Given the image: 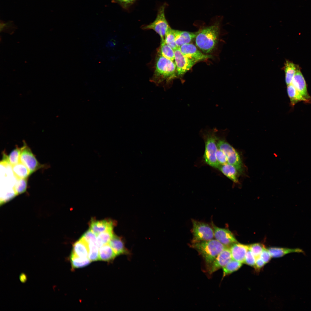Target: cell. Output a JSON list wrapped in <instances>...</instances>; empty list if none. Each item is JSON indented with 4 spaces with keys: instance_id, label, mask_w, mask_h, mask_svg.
Wrapping results in <instances>:
<instances>
[{
    "instance_id": "obj_1",
    "label": "cell",
    "mask_w": 311,
    "mask_h": 311,
    "mask_svg": "<svg viewBox=\"0 0 311 311\" xmlns=\"http://www.w3.org/2000/svg\"><path fill=\"white\" fill-rule=\"evenodd\" d=\"M176 66L173 61L157 53L151 80L157 84L168 82L176 77Z\"/></svg>"
},
{
    "instance_id": "obj_2",
    "label": "cell",
    "mask_w": 311,
    "mask_h": 311,
    "mask_svg": "<svg viewBox=\"0 0 311 311\" xmlns=\"http://www.w3.org/2000/svg\"><path fill=\"white\" fill-rule=\"evenodd\" d=\"M191 246L202 257L208 270L218 255L227 247L216 239L192 243Z\"/></svg>"
},
{
    "instance_id": "obj_3",
    "label": "cell",
    "mask_w": 311,
    "mask_h": 311,
    "mask_svg": "<svg viewBox=\"0 0 311 311\" xmlns=\"http://www.w3.org/2000/svg\"><path fill=\"white\" fill-rule=\"evenodd\" d=\"M219 31V26L217 24L199 30L196 37V45L205 53L211 52L218 43Z\"/></svg>"
},
{
    "instance_id": "obj_4",
    "label": "cell",
    "mask_w": 311,
    "mask_h": 311,
    "mask_svg": "<svg viewBox=\"0 0 311 311\" xmlns=\"http://www.w3.org/2000/svg\"><path fill=\"white\" fill-rule=\"evenodd\" d=\"M217 132V129L215 128L205 130L203 131L202 135L205 143L204 155V161L210 166L218 168L220 164L216 157L218 149L216 135Z\"/></svg>"
},
{
    "instance_id": "obj_5",
    "label": "cell",
    "mask_w": 311,
    "mask_h": 311,
    "mask_svg": "<svg viewBox=\"0 0 311 311\" xmlns=\"http://www.w3.org/2000/svg\"><path fill=\"white\" fill-rule=\"evenodd\" d=\"M217 144L218 148L225 154L227 163L234 166L240 174L244 171V166L238 152L223 139L217 136Z\"/></svg>"
},
{
    "instance_id": "obj_6",
    "label": "cell",
    "mask_w": 311,
    "mask_h": 311,
    "mask_svg": "<svg viewBox=\"0 0 311 311\" xmlns=\"http://www.w3.org/2000/svg\"><path fill=\"white\" fill-rule=\"evenodd\" d=\"M192 221L193 237L191 243L208 240L213 238L214 237V231L208 224L194 219Z\"/></svg>"
},
{
    "instance_id": "obj_7",
    "label": "cell",
    "mask_w": 311,
    "mask_h": 311,
    "mask_svg": "<svg viewBox=\"0 0 311 311\" xmlns=\"http://www.w3.org/2000/svg\"><path fill=\"white\" fill-rule=\"evenodd\" d=\"M166 4L159 8L156 17L153 22L143 27L144 29H152L160 36L161 39H164L165 34L170 27L165 15Z\"/></svg>"
},
{
    "instance_id": "obj_8",
    "label": "cell",
    "mask_w": 311,
    "mask_h": 311,
    "mask_svg": "<svg viewBox=\"0 0 311 311\" xmlns=\"http://www.w3.org/2000/svg\"><path fill=\"white\" fill-rule=\"evenodd\" d=\"M20 162L24 164L29 170L30 175L43 166L37 160L31 149L25 142L22 147L20 157Z\"/></svg>"
},
{
    "instance_id": "obj_9",
    "label": "cell",
    "mask_w": 311,
    "mask_h": 311,
    "mask_svg": "<svg viewBox=\"0 0 311 311\" xmlns=\"http://www.w3.org/2000/svg\"><path fill=\"white\" fill-rule=\"evenodd\" d=\"M174 51L177 75L181 76L189 70L197 62L185 56L179 48Z\"/></svg>"
},
{
    "instance_id": "obj_10",
    "label": "cell",
    "mask_w": 311,
    "mask_h": 311,
    "mask_svg": "<svg viewBox=\"0 0 311 311\" xmlns=\"http://www.w3.org/2000/svg\"><path fill=\"white\" fill-rule=\"evenodd\" d=\"M212 224L214 236L220 242L227 247L238 242L233 234L229 230L218 227L213 223Z\"/></svg>"
},
{
    "instance_id": "obj_11",
    "label": "cell",
    "mask_w": 311,
    "mask_h": 311,
    "mask_svg": "<svg viewBox=\"0 0 311 311\" xmlns=\"http://www.w3.org/2000/svg\"><path fill=\"white\" fill-rule=\"evenodd\" d=\"M179 49L185 56L197 62L212 58L211 55L205 54L202 53L198 50L195 45L192 43H189L183 45Z\"/></svg>"
},
{
    "instance_id": "obj_12",
    "label": "cell",
    "mask_w": 311,
    "mask_h": 311,
    "mask_svg": "<svg viewBox=\"0 0 311 311\" xmlns=\"http://www.w3.org/2000/svg\"><path fill=\"white\" fill-rule=\"evenodd\" d=\"M232 259L230 248L226 247L215 259L208 270L209 274H212L218 270L223 268Z\"/></svg>"
},
{
    "instance_id": "obj_13",
    "label": "cell",
    "mask_w": 311,
    "mask_h": 311,
    "mask_svg": "<svg viewBox=\"0 0 311 311\" xmlns=\"http://www.w3.org/2000/svg\"><path fill=\"white\" fill-rule=\"evenodd\" d=\"M115 224V222L111 219L97 221L92 219L90 223V229L97 236L102 232L113 230Z\"/></svg>"
},
{
    "instance_id": "obj_14",
    "label": "cell",
    "mask_w": 311,
    "mask_h": 311,
    "mask_svg": "<svg viewBox=\"0 0 311 311\" xmlns=\"http://www.w3.org/2000/svg\"><path fill=\"white\" fill-rule=\"evenodd\" d=\"M291 84L304 98L309 102L310 101L311 98L307 92L305 80L299 69L295 74Z\"/></svg>"
},
{
    "instance_id": "obj_15",
    "label": "cell",
    "mask_w": 311,
    "mask_h": 311,
    "mask_svg": "<svg viewBox=\"0 0 311 311\" xmlns=\"http://www.w3.org/2000/svg\"><path fill=\"white\" fill-rule=\"evenodd\" d=\"M230 249L232 259L242 263H244L246 253L249 249V245L237 242L232 245Z\"/></svg>"
},
{
    "instance_id": "obj_16",
    "label": "cell",
    "mask_w": 311,
    "mask_h": 311,
    "mask_svg": "<svg viewBox=\"0 0 311 311\" xmlns=\"http://www.w3.org/2000/svg\"><path fill=\"white\" fill-rule=\"evenodd\" d=\"M176 45L178 48L181 45L189 43L196 38L199 30L195 32L181 31L174 29Z\"/></svg>"
},
{
    "instance_id": "obj_17",
    "label": "cell",
    "mask_w": 311,
    "mask_h": 311,
    "mask_svg": "<svg viewBox=\"0 0 311 311\" xmlns=\"http://www.w3.org/2000/svg\"><path fill=\"white\" fill-rule=\"evenodd\" d=\"M109 243L117 256L124 254L129 255L130 254L125 246L122 239L114 234Z\"/></svg>"
},
{
    "instance_id": "obj_18",
    "label": "cell",
    "mask_w": 311,
    "mask_h": 311,
    "mask_svg": "<svg viewBox=\"0 0 311 311\" xmlns=\"http://www.w3.org/2000/svg\"><path fill=\"white\" fill-rule=\"evenodd\" d=\"M272 257L280 258L292 253L305 254L304 251L299 248H290L284 247H271L268 249Z\"/></svg>"
},
{
    "instance_id": "obj_19",
    "label": "cell",
    "mask_w": 311,
    "mask_h": 311,
    "mask_svg": "<svg viewBox=\"0 0 311 311\" xmlns=\"http://www.w3.org/2000/svg\"><path fill=\"white\" fill-rule=\"evenodd\" d=\"M218 168L233 182L236 183L239 182L238 177L240 174L234 166L227 163L220 164Z\"/></svg>"
},
{
    "instance_id": "obj_20",
    "label": "cell",
    "mask_w": 311,
    "mask_h": 311,
    "mask_svg": "<svg viewBox=\"0 0 311 311\" xmlns=\"http://www.w3.org/2000/svg\"><path fill=\"white\" fill-rule=\"evenodd\" d=\"M89 253L88 244L81 238L73 245L72 253L75 255L81 257H88Z\"/></svg>"
},
{
    "instance_id": "obj_21",
    "label": "cell",
    "mask_w": 311,
    "mask_h": 311,
    "mask_svg": "<svg viewBox=\"0 0 311 311\" xmlns=\"http://www.w3.org/2000/svg\"><path fill=\"white\" fill-rule=\"evenodd\" d=\"M99 260L110 262L113 260L117 256L109 243L99 248Z\"/></svg>"
},
{
    "instance_id": "obj_22",
    "label": "cell",
    "mask_w": 311,
    "mask_h": 311,
    "mask_svg": "<svg viewBox=\"0 0 311 311\" xmlns=\"http://www.w3.org/2000/svg\"><path fill=\"white\" fill-rule=\"evenodd\" d=\"M287 90L292 106H294L297 103L300 101L309 102L307 100L301 95L292 84L287 86Z\"/></svg>"
},
{
    "instance_id": "obj_23",
    "label": "cell",
    "mask_w": 311,
    "mask_h": 311,
    "mask_svg": "<svg viewBox=\"0 0 311 311\" xmlns=\"http://www.w3.org/2000/svg\"><path fill=\"white\" fill-rule=\"evenodd\" d=\"M160 47L157 53L163 57L173 61L175 60L174 51L165 42L164 39H161Z\"/></svg>"
},
{
    "instance_id": "obj_24",
    "label": "cell",
    "mask_w": 311,
    "mask_h": 311,
    "mask_svg": "<svg viewBox=\"0 0 311 311\" xmlns=\"http://www.w3.org/2000/svg\"><path fill=\"white\" fill-rule=\"evenodd\" d=\"M285 75V82L287 86L291 84L297 71L298 69L293 62L287 60L284 67Z\"/></svg>"
},
{
    "instance_id": "obj_25",
    "label": "cell",
    "mask_w": 311,
    "mask_h": 311,
    "mask_svg": "<svg viewBox=\"0 0 311 311\" xmlns=\"http://www.w3.org/2000/svg\"><path fill=\"white\" fill-rule=\"evenodd\" d=\"M12 167L13 174L16 178H27L30 175L27 168L20 162L13 166Z\"/></svg>"
},
{
    "instance_id": "obj_26",
    "label": "cell",
    "mask_w": 311,
    "mask_h": 311,
    "mask_svg": "<svg viewBox=\"0 0 311 311\" xmlns=\"http://www.w3.org/2000/svg\"><path fill=\"white\" fill-rule=\"evenodd\" d=\"M70 260L72 268L73 269L85 267L89 265L91 261L88 257H81L72 253L71 255Z\"/></svg>"
},
{
    "instance_id": "obj_27",
    "label": "cell",
    "mask_w": 311,
    "mask_h": 311,
    "mask_svg": "<svg viewBox=\"0 0 311 311\" xmlns=\"http://www.w3.org/2000/svg\"><path fill=\"white\" fill-rule=\"evenodd\" d=\"M21 150L22 147H16L11 152L8 156H5V154L4 160L12 166L18 164L20 162V157Z\"/></svg>"
},
{
    "instance_id": "obj_28",
    "label": "cell",
    "mask_w": 311,
    "mask_h": 311,
    "mask_svg": "<svg viewBox=\"0 0 311 311\" xmlns=\"http://www.w3.org/2000/svg\"><path fill=\"white\" fill-rule=\"evenodd\" d=\"M242 263L232 259L223 268V279L225 276L238 270L242 266Z\"/></svg>"
},
{
    "instance_id": "obj_29",
    "label": "cell",
    "mask_w": 311,
    "mask_h": 311,
    "mask_svg": "<svg viewBox=\"0 0 311 311\" xmlns=\"http://www.w3.org/2000/svg\"><path fill=\"white\" fill-rule=\"evenodd\" d=\"M113 235V230L107 231L98 234L96 243L99 248L103 245L109 243Z\"/></svg>"
},
{
    "instance_id": "obj_30",
    "label": "cell",
    "mask_w": 311,
    "mask_h": 311,
    "mask_svg": "<svg viewBox=\"0 0 311 311\" xmlns=\"http://www.w3.org/2000/svg\"><path fill=\"white\" fill-rule=\"evenodd\" d=\"M164 40L166 43L174 50L178 48L175 43L174 29H171L170 27L165 34Z\"/></svg>"
},
{
    "instance_id": "obj_31",
    "label": "cell",
    "mask_w": 311,
    "mask_h": 311,
    "mask_svg": "<svg viewBox=\"0 0 311 311\" xmlns=\"http://www.w3.org/2000/svg\"><path fill=\"white\" fill-rule=\"evenodd\" d=\"M89 253L88 257L91 261L99 260V248L97 243L90 242L88 243Z\"/></svg>"
},
{
    "instance_id": "obj_32",
    "label": "cell",
    "mask_w": 311,
    "mask_h": 311,
    "mask_svg": "<svg viewBox=\"0 0 311 311\" xmlns=\"http://www.w3.org/2000/svg\"><path fill=\"white\" fill-rule=\"evenodd\" d=\"M17 28L16 26L15 25L12 21L9 20L7 22H5L3 20H0V31L1 32H6L11 34L14 33Z\"/></svg>"
},
{
    "instance_id": "obj_33",
    "label": "cell",
    "mask_w": 311,
    "mask_h": 311,
    "mask_svg": "<svg viewBox=\"0 0 311 311\" xmlns=\"http://www.w3.org/2000/svg\"><path fill=\"white\" fill-rule=\"evenodd\" d=\"M27 185V178H16L14 185V189L17 195L22 194L26 191Z\"/></svg>"
},
{
    "instance_id": "obj_34",
    "label": "cell",
    "mask_w": 311,
    "mask_h": 311,
    "mask_svg": "<svg viewBox=\"0 0 311 311\" xmlns=\"http://www.w3.org/2000/svg\"><path fill=\"white\" fill-rule=\"evenodd\" d=\"M249 249L252 253L256 259L260 257L263 249L265 248L263 244L256 243L249 245Z\"/></svg>"
},
{
    "instance_id": "obj_35",
    "label": "cell",
    "mask_w": 311,
    "mask_h": 311,
    "mask_svg": "<svg viewBox=\"0 0 311 311\" xmlns=\"http://www.w3.org/2000/svg\"><path fill=\"white\" fill-rule=\"evenodd\" d=\"M80 238L88 244L91 242L96 243L97 236L90 228L83 234Z\"/></svg>"
},
{
    "instance_id": "obj_36",
    "label": "cell",
    "mask_w": 311,
    "mask_h": 311,
    "mask_svg": "<svg viewBox=\"0 0 311 311\" xmlns=\"http://www.w3.org/2000/svg\"><path fill=\"white\" fill-rule=\"evenodd\" d=\"M255 261V257L250 250L249 249L246 253L244 263L249 266L254 267Z\"/></svg>"
},
{
    "instance_id": "obj_37",
    "label": "cell",
    "mask_w": 311,
    "mask_h": 311,
    "mask_svg": "<svg viewBox=\"0 0 311 311\" xmlns=\"http://www.w3.org/2000/svg\"><path fill=\"white\" fill-rule=\"evenodd\" d=\"M216 157L218 162L220 164L227 163L226 155L221 150L218 148L216 152Z\"/></svg>"
},
{
    "instance_id": "obj_38",
    "label": "cell",
    "mask_w": 311,
    "mask_h": 311,
    "mask_svg": "<svg viewBox=\"0 0 311 311\" xmlns=\"http://www.w3.org/2000/svg\"><path fill=\"white\" fill-rule=\"evenodd\" d=\"M260 257L265 264L268 263L272 257L268 249L265 248L262 251Z\"/></svg>"
},
{
    "instance_id": "obj_39",
    "label": "cell",
    "mask_w": 311,
    "mask_h": 311,
    "mask_svg": "<svg viewBox=\"0 0 311 311\" xmlns=\"http://www.w3.org/2000/svg\"><path fill=\"white\" fill-rule=\"evenodd\" d=\"M135 0H112L113 2L119 4L124 8H127L132 5Z\"/></svg>"
},
{
    "instance_id": "obj_40",
    "label": "cell",
    "mask_w": 311,
    "mask_h": 311,
    "mask_svg": "<svg viewBox=\"0 0 311 311\" xmlns=\"http://www.w3.org/2000/svg\"><path fill=\"white\" fill-rule=\"evenodd\" d=\"M265 263L260 257L256 259L255 263L253 267L257 271H259L263 268Z\"/></svg>"
},
{
    "instance_id": "obj_41",
    "label": "cell",
    "mask_w": 311,
    "mask_h": 311,
    "mask_svg": "<svg viewBox=\"0 0 311 311\" xmlns=\"http://www.w3.org/2000/svg\"><path fill=\"white\" fill-rule=\"evenodd\" d=\"M19 278L20 281L23 283L25 282L27 280L26 275L24 273H22L20 274Z\"/></svg>"
}]
</instances>
